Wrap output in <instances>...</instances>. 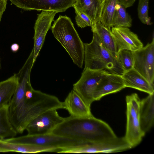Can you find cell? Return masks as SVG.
I'll return each mask as SVG.
<instances>
[{
	"mask_svg": "<svg viewBox=\"0 0 154 154\" xmlns=\"http://www.w3.org/2000/svg\"><path fill=\"white\" fill-rule=\"evenodd\" d=\"M74 9L76 14L75 21L78 26L82 28L89 26L91 28L93 25L91 19L83 12L76 9Z\"/></svg>",
	"mask_w": 154,
	"mask_h": 154,
	"instance_id": "4316f807",
	"label": "cell"
},
{
	"mask_svg": "<svg viewBox=\"0 0 154 154\" xmlns=\"http://www.w3.org/2000/svg\"><path fill=\"white\" fill-rule=\"evenodd\" d=\"M133 68L143 76L151 84L154 85V38L145 47L132 51Z\"/></svg>",
	"mask_w": 154,
	"mask_h": 154,
	"instance_id": "ba28073f",
	"label": "cell"
},
{
	"mask_svg": "<svg viewBox=\"0 0 154 154\" xmlns=\"http://www.w3.org/2000/svg\"><path fill=\"white\" fill-rule=\"evenodd\" d=\"M108 73L105 70L84 69L79 79L73 84V90L90 107L95 101L94 95L98 82Z\"/></svg>",
	"mask_w": 154,
	"mask_h": 154,
	"instance_id": "52a82bcc",
	"label": "cell"
},
{
	"mask_svg": "<svg viewBox=\"0 0 154 154\" xmlns=\"http://www.w3.org/2000/svg\"><path fill=\"white\" fill-rule=\"evenodd\" d=\"M125 100L127 122L124 137L132 148L141 143L145 133L140 126L139 113L140 99L138 94L134 93L128 95Z\"/></svg>",
	"mask_w": 154,
	"mask_h": 154,
	"instance_id": "8992f818",
	"label": "cell"
},
{
	"mask_svg": "<svg viewBox=\"0 0 154 154\" xmlns=\"http://www.w3.org/2000/svg\"><path fill=\"white\" fill-rule=\"evenodd\" d=\"M33 64L32 60L27 59L16 74L17 84L8 104L10 122L20 134H22L28 125L40 114L49 110L63 108V102L56 97L32 88L30 76Z\"/></svg>",
	"mask_w": 154,
	"mask_h": 154,
	"instance_id": "6da1fadb",
	"label": "cell"
},
{
	"mask_svg": "<svg viewBox=\"0 0 154 154\" xmlns=\"http://www.w3.org/2000/svg\"><path fill=\"white\" fill-rule=\"evenodd\" d=\"M111 31L115 40L118 52L127 49L135 51L143 47L137 35L125 27H111Z\"/></svg>",
	"mask_w": 154,
	"mask_h": 154,
	"instance_id": "4fadbf2b",
	"label": "cell"
},
{
	"mask_svg": "<svg viewBox=\"0 0 154 154\" xmlns=\"http://www.w3.org/2000/svg\"><path fill=\"white\" fill-rule=\"evenodd\" d=\"M55 148L41 146L8 142L0 139V152H17L36 153L43 152H56Z\"/></svg>",
	"mask_w": 154,
	"mask_h": 154,
	"instance_id": "d6986e66",
	"label": "cell"
},
{
	"mask_svg": "<svg viewBox=\"0 0 154 154\" xmlns=\"http://www.w3.org/2000/svg\"><path fill=\"white\" fill-rule=\"evenodd\" d=\"M104 0H76L73 7L86 14L91 20L94 26L100 21Z\"/></svg>",
	"mask_w": 154,
	"mask_h": 154,
	"instance_id": "ac0fdd59",
	"label": "cell"
},
{
	"mask_svg": "<svg viewBox=\"0 0 154 154\" xmlns=\"http://www.w3.org/2000/svg\"><path fill=\"white\" fill-rule=\"evenodd\" d=\"M57 13L51 11H42L37 14L34 27L33 61L36 59L43 45L46 35L51 27V23Z\"/></svg>",
	"mask_w": 154,
	"mask_h": 154,
	"instance_id": "7c38bea8",
	"label": "cell"
},
{
	"mask_svg": "<svg viewBox=\"0 0 154 154\" xmlns=\"http://www.w3.org/2000/svg\"><path fill=\"white\" fill-rule=\"evenodd\" d=\"M11 48L13 52H16L19 50V46L18 44L14 43L11 45Z\"/></svg>",
	"mask_w": 154,
	"mask_h": 154,
	"instance_id": "f1b7e54d",
	"label": "cell"
},
{
	"mask_svg": "<svg viewBox=\"0 0 154 154\" xmlns=\"http://www.w3.org/2000/svg\"><path fill=\"white\" fill-rule=\"evenodd\" d=\"M91 42L84 43V69L105 70L109 73L122 75L125 72L118 59L104 46L95 31Z\"/></svg>",
	"mask_w": 154,
	"mask_h": 154,
	"instance_id": "277c9868",
	"label": "cell"
},
{
	"mask_svg": "<svg viewBox=\"0 0 154 154\" xmlns=\"http://www.w3.org/2000/svg\"><path fill=\"white\" fill-rule=\"evenodd\" d=\"M25 11H65L73 7L76 0H7Z\"/></svg>",
	"mask_w": 154,
	"mask_h": 154,
	"instance_id": "8fae6325",
	"label": "cell"
},
{
	"mask_svg": "<svg viewBox=\"0 0 154 154\" xmlns=\"http://www.w3.org/2000/svg\"><path fill=\"white\" fill-rule=\"evenodd\" d=\"M8 109V104L0 108V139L14 137L17 133L10 122Z\"/></svg>",
	"mask_w": 154,
	"mask_h": 154,
	"instance_id": "7402d4cb",
	"label": "cell"
},
{
	"mask_svg": "<svg viewBox=\"0 0 154 154\" xmlns=\"http://www.w3.org/2000/svg\"><path fill=\"white\" fill-rule=\"evenodd\" d=\"M124 6L119 2L116 4L113 17L112 27H125L131 26L132 19L126 11Z\"/></svg>",
	"mask_w": 154,
	"mask_h": 154,
	"instance_id": "603a6c76",
	"label": "cell"
},
{
	"mask_svg": "<svg viewBox=\"0 0 154 154\" xmlns=\"http://www.w3.org/2000/svg\"><path fill=\"white\" fill-rule=\"evenodd\" d=\"M126 88L122 75L108 73L98 82L94 95L95 101L108 94L118 92Z\"/></svg>",
	"mask_w": 154,
	"mask_h": 154,
	"instance_id": "5bb4252c",
	"label": "cell"
},
{
	"mask_svg": "<svg viewBox=\"0 0 154 154\" xmlns=\"http://www.w3.org/2000/svg\"><path fill=\"white\" fill-rule=\"evenodd\" d=\"M132 147L124 137L110 140L88 142L70 149L66 153L114 152H122Z\"/></svg>",
	"mask_w": 154,
	"mask_h": 154,
	"instance_id": "9c48e42d",
	"label": "cell"
},
{
	"mask_svg": "<svg viewBox=\"0 0 154 154\" xmlns=\"http://www.w3.org/2000/svg\"><path fill=\"white\" fill-rule=\"evenodd\" d=\"M117 59L125 72L133 68L134 59L132 51L123 49L118 53Z\"/></svg>",
	"mask_w": 154,
	"mask_h": 154,
	"instance_id": "d4e9b609",
	"label": "cell"
},
{
	"mask_svg": "<svg viewBox=\"0 0 154 154\" xmlns=\"http://www.w3.org/2000/svg\"><path fill=\"white\" fill-rule=\"evenodd\" d=\"M51 29L54 37L66 50L74 63L82 68L84 61V43L70 18L60 15L54 20Z\"/></svg>",
	"mask_w": 154,
	"mask_h": 154,
	"instance_id": "3957f363",
	"label": "cell"
},
{
	"mask_svg": "<svg viewBox=\"0 0 154 154\" xmlns=\"http://www.w3.org/2000/svg\"><path fill=\"white\" fill-rule=\"evenodd\" d=\"M136 0H119V2L125 8L131 6Z\"/></svg>",
	"mask_w": 154,
	"mask_h": 154,
	"instance_id": "83f0119b",
	"label": "cell"
},
{
	"mask_svg": "<svg viewBox=\"0 0 154 154\" xmlns=\"http://www.w3.org/2000/svg\"><path fill=\"white\" fill-rule=\"evenodd\" d=\"M91 31L96 32L105 47L117 59L118 51L111 29H108L99 21L91 28Z\"/></svg>",
	"mask_w": 154,
	"mask_h": 154,
	"instance_id": "ffe728a7",
	"label": "cell"
},
{
	"mask_svg": "<svg viewBox=\"0 0 154 154\" xmlns=\"http://www.w3.org/2000/svg\"><path fill=\"white\" fill-rule=\"evenodd\" d=\"M17 84L16 74L0 82V108L9 104L15 93Z\"/></svg>",
	"mask_w": 154,
	"mask_h": 154,
	"instance_id": "44dd1931",
	"label": "cell"
},
{
	"mask_svg": "<svg viewBox=\"0 0 154 154\" xmlns=\"http://www.w3.org/2000/svg\"><path fill=\"white\" fill-rule=\"evenodd\" d=\"M126 87L135 89L148 94L154 93V85L133 68L122 75Z\"/></svg>",
	"mask_w": 154,
	"mask_h": 154,
	"instance_id": "2e32d148",
	"label": "cell"
},
{
	"mask_svg": "<svg viewBox=\"0 0 154 154\" xmlns=\"http://www.w3.org/2000/svg\"><path fill=\"white\" fill-rule=\"evenodd\" d=\"M51 134L86 143L110 140L117 136L106 122L91 116H70L54 128Z\"/></svg>",
	"mask_w": 154,
	"mask_h": 154,
	"instance_id": "7a4b0ae2",
	"label": "cell"
},
{
	"mask_svg": "<svg viewBox=\"0 0 154 154\" xmlns=\"http://www.w3.org/2000/svg\"><path fill=\"white\" fill-rule=\"evenodd\" d=\"M7 141L51 147L57 152H66L68 150L86 142L81 140L56 135L51 133L43 135H27L20 137L4 139Z\"/></svg>",
	"mask_w": 154,
	"mask_h": 154,
	"instance_id": "5b68a950",
	"label": "cell"
},
{
	"mask_svg": "<svg viewBox=\"0 0 154 154\" xmlns=\"http://www.w3.org/2000/svg\"><path fill=\"white\" fill-rule=\"evenodd\" d=\"M54 109L45 111L34 118L27 126L28 135H43L50 134L64 119Z\"/></svg>",
	"mask_w": 154,
	"mask_h": 154,
	"instance_id": "30bf717a",
	"label": "cell"
},
{
	"mask_svg": "<svg viewBox=\"0 0 154 154\" xmlns=\"http://www.w3.org/2000/svg\"><path fill=\"white\" fill-rule=\"evenodd\" d=\"M63 103V109L67 110L71 116L77 117L93 116L90 107L73 89L69 93Z\"/></svg>",
	"mask_w": 154,
	"mask_h": 154,
	"instance_id": "9a60e30c",
	"label": "cell"
},
{
	"mask_svg": "<svg viewBox=\"0 0 154 154\" xmlns=\"http://www.w3.org/2000/svg\"><path fill=\"white\" fill-rule=\"evenodd\" d=\"M119 0H105L100 22L105 27L111 29L115 7Z\"/></svg>",
	"mask_w": 154,
	"mask_h": 154,
	"instance_id": "cb8c5ba5",
	"label": "cell"
},
{
	"mask_svg": "<svg viewBox=\"0 0 154 154\" xmlns=\"http://www.w3.org/2000/svg\"><path fill=\"white\" fill-rule=\"evenodd\" d=\"M154 94H149L140 101L139 113L140 126L142 130L145 134L154 125Z\"/></svg>",
	"mask_w": 154,
	"mask_h": 154,
	"instance_id": "e0dca14e",
	"label": "cell"
},
{
	"mask_svg": "<svg viewBox=\"0 0 154 154\" xmlns=\"http://www.w3.org/2000/svg\"><path fill=\"white\" fill-rule=\"evenodd\" d=\"M149 0H139L137 8L138 17L143 23L148 25L152 23L148 16Z\"/></svg>",
	"mask_w": 154,
	"mask_h": 154,
	"instance_id": "484cf974",
	"label": "cell"
},
{
	"mask_svg": "<svg viewBox=\"0 0 154 154\" xmlns=\"http://www.w3.org/2000/svg\"><path fill=\"white\" fill-rule=\"evenodd\" d=\"M3 13H0V23L1 21V18L2 17V16ZM1 60L0 58V69H1Z\"/></svg>",
	"mask_w": 154,
	"mask_h": 154,
	"instance_id": "f546056e",
	"label": "cell"
}]
</instances>
